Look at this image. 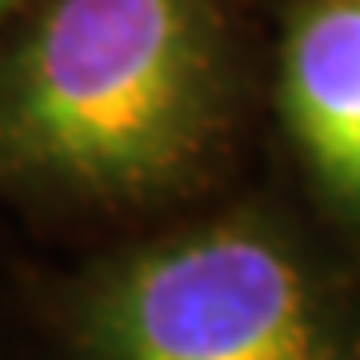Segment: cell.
Wrapping results in <instances>:
<instances>
[{
  "mask_svg": "<svg viewBox=\"0 0 360 360\" xmlns=\"http://www.w3.org/2000/svg\"><path fill=\"white\" fill-rule=\"evenodd\" d=\"M0 52V176L132 200L172 188L224 120L208 0H32Z\"/></svg>",
  "mask_w": 360,
  "mask_h": 360,
  "instance_id": "obj_1",
  "label": "cell"
},
{
  "mask_svg": "<svg viewBox=\"0 0 360 360\" xmlns=\"http://www.w3.org/2000/svg\"><path fill=\"white\" fill-rule=\"evenodd\" d=\"M96 360H340L321 296L284 245L208 224L120 260L84 304Z\"/></svg>",
  "mask_w": 360,
  "mask_h": 360,
  "instance_id": "obj_2",
  "label": "cell"
},
{
  "mask_svg": "<svg viewBox=\"0 0 360 360\" xmlns=\"http://www.w3.org/2000/svg\"><path fill=\"white\" fill-rule=\"evenodd\" d=\"M284 108L312 165L360 196V0H309L284 44Z\"/></svg>",
  "mask_w": 360,
  "mask_h": 360,
  "instance_id": "obj_3",
  "label": "cell"
},
{
  "mask_svg": "<svg viewBox=\"0 0 360 360\" xmlns=\"http://www.w3.org/2000/svg\"><path fill=\"white\" fill-rule=\"evenodd\" d=\"M28 4H32V0H0V32H4L8 20H16V16L25 13Z\"/></svg>",
  "mask_w": 360,
  "mask_h": 360,
  "instance_id": "obj_4",
  "label": "cell"
}]
</instances>
